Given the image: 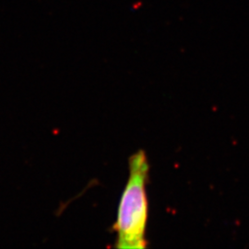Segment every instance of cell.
<instances>
[{
    "instance_id": "6da1fadb",
    "label": "cell",
    "mask_w": 249,
    "mask_h": 249,
    "mask_svg": "<svg viewBox=\"0 0 249 249\" xmlns=\"http://www.w3.org/2000/svg\"><path fill=\"white\" fill-rule=\"evenodd\" d=\"M129 177L118 205L114 229L117 233L116 248L141 249L147 247L145 239L148 222V197L146 185L149 162L143 151L129 159Z\"/></svg>"
}]
</instances>
